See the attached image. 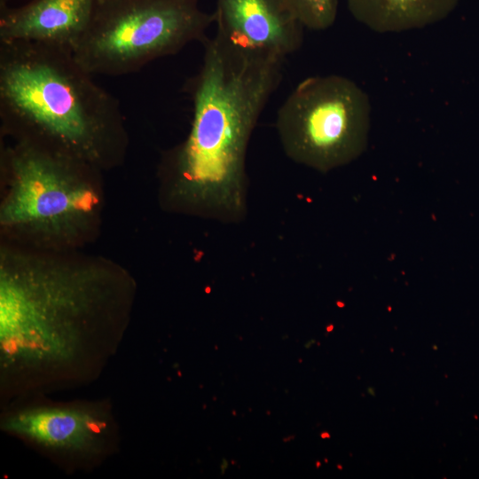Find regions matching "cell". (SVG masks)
Wrapping results in <instances>:
<instances>
[{
  "label": "cell",
  "instance_id": "2",
  "mask_svg": "<svg viewBox=\"0 0 479 479\" xmlns=\"http://www.w3.org/2000/svg\"><path fill=\"white\" fill-rule=\"evenodd\" d=\"M90 280L7 273L0 282V376L4 397L81 385L115 354L123 326L102 313Z\"/></svg>",
  "mask_w": 479,
  "mask_h": 479
},
{
  "label": "cell",
  "instance_id": "8",
  "mask_svg": "<svg viewBox=\"0 0 479 479\" xmlns=\"http://www.w3.org/2000/svg\"><path fill=\"white\" fill-rule=\"evenodd\" d=\"M216 34L239 48L285 59L302 43L304 27L283 0H216Z\"/></svg>",
  "mask_w": 479,
  "mask_h": 479
},
{
  "label": "cell",
  "instance_id": "4",
  "mask_svg": "<svg viewBox=\"0 0 479 479\" xmlns=\"http://www.w3.org/2000/svg\"><path fill=\"white\" fill-rule=\"evenodd\" d=\"M213 23L197 0H98L73 54L92 75H125L201 42Z\"/></svg>",
  "mask_w": 479,
  "mask_h": 479
},
{
  "label": "cell",
  "instance_id": "5",
  "mask_svg": "<svg viewBox=\"0 0 479 479\" xmlns=\"http://www.w3.org/2000/svg\"><path fill=\"white\" fill-rule=\"evenodd\" d=\"M371 111L368 95L351 79L308 77L278 110L281 147L294 162L323 173L347 165L366 149Z\"/></svg>",
  "mask_w": 479,
  "mask_h": 479
},
{
  "label": "cell",
  "instance_id": "3",
  "mask_svg": "<svg viewBox=\"0 0 479 479\" xmlns=\"http://www.w3.org/2000/svg\"><path fill=\"white\" fill-rule=\"evenodd\" d=\"M71 50L0 41V118L25 143L84 164L119 152L124 122L117 98L95 82Z\"/></svg>",
  "mask_w": 479,
  "mask_h": 479
},
{
  "label": "cell",
  "instance_id": "10",
  "mask_svg": "<svg viewBox=\"0 0 479 479\" xmlns=\"http://www.w3.org/2000/svg\"><path fill=\"white\" fill-rule=\"evenodd\" d=\"M460 0H346L352 17L373 32L400 33L444 20Z\"/></svg>",
  "mask_w": 479,
  "mask_h": 479
},
{
  "label": "cell",
  "instance_id": "12",
  "mask_svg": "<svg viewBox=\"0 0 479 479\" xmlns=\"http://www.w3.org/2000/svg\"><path fill=\"white\" fill-rule=\"evenodd\" d=\"M12 0H0V8H3L4 6L8 5V3Z\"/></svg>",
  "mask_w": 479,
  "mask_h": 479
},
{
  "label": "cell",
  "instance_id": "1",
  "mask_svg": "<svg viewBox=\"0 0 479 479\" xmlns=\"http://www.w3.org/2000/svg\"><path fill=\"white\" fill-rule=\"evenodd\" d=\"M201 43L202 63L186 88L191 129L168 161L173 194L204 216L236 224L247 214L248 142L281 82L284 59L239 48L217 35Z\"/></svg>",
  "mask_w": 479,
  "mask_h": 479
},
{
  "label": "cell",
  "instance_id": "7",
  "mask_svg": "<svg viewBox=\"0 0 479 479\" xmlns=\"http://www.w3.org/2000/svg\"><path fill=\"white\" fill-rule=\"evenodd\" d=\"M1 428L60 462L102 461L117 447V424L104 404H30L4 414Z\"/></svg>",
  "mask_w": 479,
  "mask_h": 479
},
{
  "label": "cell",
  "instance_id": "9",
  "mask_svg": "<svg viewBox=\"0 0 479 479\" xmlns=\"http://www.w3.org/2000/svg\"><path fill=\"white\" fill-rule=\"evenodd\" d=\"M98 0H29L0 8V41L33 42L73 50Z\"/></svg>",
  "mask_w": 479,
  "mask_h": 479
},
{
  "label": "cell",
  "instance_id": "11",
  "mask_svg": "<svg viewBox=\"0 0 479 479\" xmlns=\"http://www.w3.org/2000/svg\"><path fill=\"white\" fill-rule=\"evenodd\" d=\"M299 22L311 30H325L337 18V0H283Z\"/></svg>",
  "mask_w": 479,
  "mask_h": 479
},
{
  "label": "cell",
  "instance_id": "6",
  "mask_svg": "<svg viewBox=\"0 0 479 479\" xmlns=\"http://www.w3.org/2000/svg\"><path fill=\"white\" fill-rule=\"evenodd\" d=\"M6 154L12 191L1 212L4 224L59 225L96 203L80 178L86 164L20 142Z\"/></svg>",
  "mask_w": 479,
  "mask_h": 479
}]
</instances>
